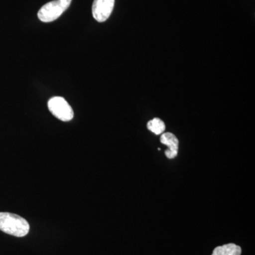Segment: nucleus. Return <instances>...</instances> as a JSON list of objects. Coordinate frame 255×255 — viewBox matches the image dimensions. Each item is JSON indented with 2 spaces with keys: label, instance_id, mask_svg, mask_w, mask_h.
Masks as SVG:
<instances>
[{
  "label": "nucleus",
  "instance_id": "1",
  "mask_svg": "<svg viewBox=\"0 0 255 255\" xmlns=\"http://www.w3.org/2000/svg\"><path fill=\"white\" fill-rule=\"evenodd\" d=\"M27 221L18 215L0 213V231L15 237H24L29 231Z\"/></svg>",
  "mask_w": 255,
  "mask_h": 255
},
{
  "label": "nucleus",
  "instance_id": "7",
  "mask_svg": "<svg viewBox=\"0 0 255 255\" xmlns=\"http://www.w3.org/2000/svg\"><path fill=\"white\" fill-rule=\"evenodd\" d=\"M147 128L149 130L154 132L156 135H160L165 130V124L161 119L155 118L148 122Z\"/></svg>",
  "mask_w": 255,
  "mask_h": 255
},
{
  "label": "nucleus",
  "instance_id": "2",
  "mask_svg": "<svg viewBox=\"0 0 255 255\" xmlns=\"http://www.w3.org/2000/svg\"><path fill=\"white\" fill-rule=\"evenodd\" d=\"M72 0H54L43 5L38 13V17L45 23L51 22L59 18L66 11Z\"/></svg>",
  "mask_w": 255,
  "mask_h": 255
},
{
  "label": "nucleus",
  "instance_id": "4",
  "mask_svg": "<svg viewBox=\"0 0 255 255\" xmlns=\"http://www.w3.org/2000/svg\"><path fill=\"white\" fill-rule=\"evenodd\" d=\"M115 0H94L92 15L98 22H105L113 11Z\"/></svg>",
  "mask_w": 255,
  "mask_h": 255
},
{
  "label": "nucleus",
  "instance_id": "6",
  "mask_svg": "<svg viewBox=\"0 0 255 255\" xmlns=\"http://www.w3.org/2000/svg\"><path fill=\"white\" fill-rule=\"evenodd\" d=\"M241 247L230 243L215 248L212 255H241Z\"/></svg>",
  "mask_w": 255,
  "mask_h": 255
},
{
  "label": "nucleus",
  "instance_id": "5",
  "mask_svg": "<svg viewBox=\"0 0 255 255\" xmlns=\"http://www.w3.org/2000/svg\"><path fill=\"white\" fill-rule=\"evenodd\" d=\"M161 143L167 145L168 150L165 151V155L167 158L173 159L177 157L178 154V147H179V140L177 137L172 132H165L162 134L160 137Z\"/></svg>",
  "mask_w": 255,
  "mask_h": 255
},
{
  "label": "nucleus",
  "instance_id": "3",
  "mask_svg": "<svg viewBox=\"0 0 255 255\" xmlns=\"http://www.w3.org/2000/svg\"><path fill=\"white\" fill-rule=\"evenodd\" d=\"M48 107L51 114L63 122H69L73 118V109L63 97H55L50 99Z\"/></svg>",
  "mask_w": 255,
  "mask_h": 255
}]
</instances>
